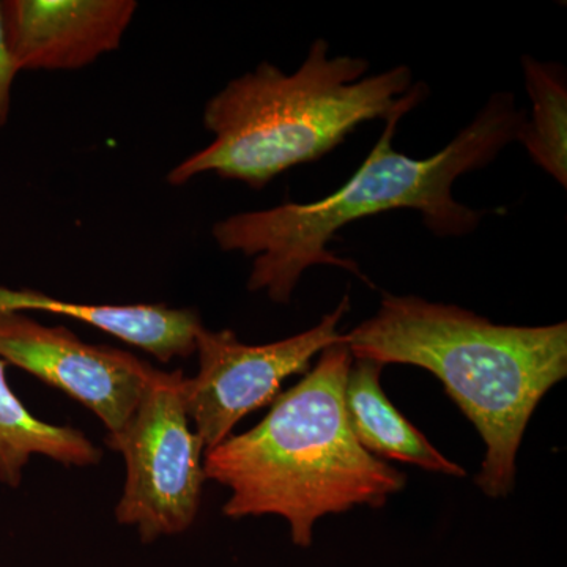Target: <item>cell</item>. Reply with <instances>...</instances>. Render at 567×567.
Instances as JSON below:
<instances>
[{
	"mask_svg": "<svg viewBox=\"0 0 567 567\" xmlns=\"http://www.w3.org/2000/svg\"><path fill=\"white\" fill-rule=\"evenodd\" d=\"M352 363L342 339L328 347L256 427L205 453V477L230 492L224 516L286 518L295 546L308 548L319 518L382 507L405 487L404 473L368 453L350 429Z\"/></svg>",
	"mask_w": 567,
	"mask_h": 567,
	"instance_id": "3957f363",
	"label": "cell"
},
{
	"mask_svg": "<svg viewBox=\"0 0 567 567\" xmlns=\"http://www.w3.org/2000/svg\"><path fill=\"white\" fill-rule=\"evenodd\" d=\"M20 73L14 65L9 41H7L6 24H3L2 2H0V128L9 121L11 106V89L14 78Z\"/></svg>",
	"mask_w": 567,
	"mask_h": 567,
	"instance_id": "4fadbf2b",
	"label": "cell"
},
{
	"mask_svg": "<svg viewBox=\"0 0 567 567\" xmlns=\"http://www.w3.org/2000/svg\"><path fill=\"white\" fill-rule=\"evenodd\" d=\"M532 117H525L517 141L544 173L567 186V81L558 63L522 58Z\"/></svg>",
	"mask_w": 567,
	"mask_h": 567,
	"instance_id": "7c38bea8",
	"label": "cell"
},
{
	"mask_svg": "<svg viewBox=\"0 0 567 567\" xmlns=\"http://www.w3.org/2000/svg\"><path fill=\"white\" fill-rule=\"evenodd\" d=\"M134 0H7V41L18 71H71L118 50Z\"/></svg>",
	"mask_w": 567,
	"mask_h": 567,
	"instance_id": "ba28073f",
	"label": "cell"
},
{
	"mask_svg": "<svg viewBox=\"0 0 567 567\" xmlns=\"http://www.w3.org/2000/svg\"><path fill=\"white\" fill-rule=\"evenodd\" d=\"M405 114L388 118L357 173L323 199L235 213L213 224L212 237L219 249L251 257V292H265L275 303H289L301 276L316 265L341 267L365 279L358 264L336 256L328 244L342 227L369 216L415 210L436 237L475 233L487 212L457 203L454 183L483 169L516 142L527 112L517 110L514 93H494L446 147L427 158L394 151V134Z\"/></svg>",
	"mask_w": 567,
	"mask_h": 567,
	"instance_id": "6da1fadb",
	"label": "cell"
},
{
	"mask_svg": "<svg viewBox=\"0 0 567 567\" xmlns=\"http://www.w3.org/2000/svg\"><path fill=\"white\" fill-rule=\"evenodd\" d=\"M342 342L353 360L417 365L442 380L486 445L476 484L491 498L513 492L529 417L567 375L566 322L496 324L415 295H383L375 316Z\"/></svg>",
	"mask_w": 567,
	"mask_h": 567,
	"instance_id": "7a4b0ae2",
	"label": "cell"
},
{
	"mask_svg": "<svg viewBox=\"0 0 567 567\" xmlns=\"http://www.w3.org/2000/svg\"><path fill=\"white\" fill-rule=\"evenodd\" d=\"M368 69L363 58H330L323 39L292 74L260 63L208 100L204 126L213 141L177 164L167 183L182 186L216 174L264 188L292 167L323 158L363 123L410 112L427 95L406 65L364 76Z\"/></svg>",
	"mask_w": 567,
	"mask_h": 567,
	"instance_id": "277c9868",
	"label": "cell"
},
{
	"mask_svg": "<svg viewBox=\"0 0 567 567\" xmlns=\"http://www.w3.org/2000/svg\"><path fill=\"white\" fill-rule=\"evenodd\" d=\"M6 361L0 360V483L21 486L32 457L51 458L63 466H92L103 451L71 425L47 423L33 415L11 390Z\"/></svg>",
	"mask_w": 567,
	"mask_h": 567,
	"instance_id": "8fae6325",
	"label": "cell"
},
{
	"mask_svg": "<svg viewBox=\"0 0 567 567\" xmlns=\"http://www.w3.org/2000/svg\"><path fill=\"white\" fill-rule=\"evenodd\" d=\"M40 311L91 324L162 363L196 353L204 324L194 309L164 305H85L59 300L35 290L0 287V312Z\"/></svg>",
	"mask_w": 567,
	"mask_h": 567,
	"instance_id": "9c48e42d",
	"label": "cell"
},
{
	"mask_svg": "<svg viewBox=\"0 0 567 567\" xmlns=\"http://www.w3.org/2000/svg\"><path fill=\"white\" fill-rule=\"evenodd\" d=\"M382 369L375 361L353 360L347 377L346 413L358 443L379 458L420 466L440 475L464 477L465 470L443 456L391 404L380 385Z\"/></svg>",
	"mask_w": 567,
	"mask_h": 567,
	"instance_id": "30bf717a",
	"label": "cell"
},
{
	"mask_svg": "<svg viewBox=\"0 0 567 567\" xmlns=\"http://www.w3.org/2000/svg\"><path fill=\"white\" fill-rule=\"evenodd\" d=\"M349 309L346 295L311 330L262 346L245 344L230 330L204 327L196 344L199 371L183 380V401L205 453L229 439L249 413L274 404L282 383L305 372L317 353L341 342L338 327Z\"/></svg>",
	"mask_w": 567,
	"mask_h": 567,
	"instance_id": "8992f818",
	"label": "cell"
},
{
	"mask_svg": "<svg viewBox=\"0 0 567 567\" xmlns=\"http://www.w3.org/2000/svg\"><path fill=\"white\" fill-rule=\"evenodd\" d=\"M0 360L91 410L107 435L130 423L156 372L136 354L87 344L70 328L40 323L24 312H0Z\"/></svg>",
	"mask_w": 567,
	"mask_h": 567,
	"instance_id": "52a82bcc",
	"label": "cell"
},
{
	"mask_svg": "<svg viewBox=\"0 0 567 567\" xmlns=\"http://www.w3.org/2000/svg\"><path fill=\"white\" fill-rule=\"evenodd\" d=\"M183 371L156 369L130 423L106 445L125 461L115 518L136 528L142 543L177 536L199 514L205 446L183 401Z\"/></svg>",
	"mask_w": 567,
	"mask_h": 567,
	"instance_id": "5b68a950",
	"label": "cell"
}]
</instances>
